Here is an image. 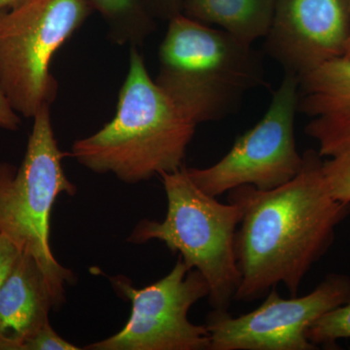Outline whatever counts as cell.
Wrapping results in <instances>:
<instances>
[{"label":"cell","mask_w":350,"mask_h":350,"mask_svg":"<svg viewBox=\"0 0 350 350\" xmlns=\"http://www.w3.org/2000/svg\"><path fill=\"white\" fill-rule=\"evenodd\" d=\"M345 57L350 59V38L349 41V44H347V52H345Z\"/></svg>","instance_id":"7402d4cb"},{"label":"cell","mask_w":350,"mask_h":350,"mask_svg":"<svg viewBox=\"0 0 350 350\" xmlns=\"http://www.w3.org/2000/svg\"><path fill=\"white\" fill-rule=\"evenodd\" d=\"M322 172L333 199L350 204V152L323 161Z\"/></svg>","instance_id":"2e32d148"},{"label":"cell","mask_w":350,"mask_h":350,"mask_svg":"<svg viewBox=\"0 0 350 350\" xmlns=\"http://www.w3.org/2000/svg\"><path fill=\"white\" fill-rule=\"evenodd\" d=\"M300 174L284 185L262 191L251 185L229 192L243 209L234 239L241 283L234 301L264 298L278 284L298 296L304 278L331 247L336 229L350 213L324 180L319 152L304 153Z\"/></svg>","instance_id":"6da1fadb"},{"label":"cell","mask_w":350,"mask_h":350,"mask_svg":"<svg viewBox=\"0 0 350 350\" xmlns=\"http://www.w3.org/2000/svg\"><path fill=\"white\" fill-rule=\"evenodd\" d=\"M115 291L130 301V319L115 335L83 347L85 350H209L206 325L189 320L191 308L209 294V285L198 269L178 256L162 280L139 288L125 276L110 278Z\"/></svg>","instance_id":"ba28073f"},{"label":"cell","mask_w":350,"mask_h":350,"mask_svg":"<svg viewBox=\"0 0 350 350\" xmlns=\"http://www.w3.org/2000/svg\"><path fill=\"white\" fill-rule=\"evenodd\" d=\"M20 255L19 248L0 234V289L12 273Z\"/></svg>","instance_id":"ac0fdd59"},{"label":"cell","mask_w":350,"mask_h":350,"mask_svg":"<svg viewBox=\"0 0 350 350\" xmlns=\"http://www.w3.org/2000/svg\"><path fill=\"white\" fill-rule=\"evenodd\" d=\"M81 347L64 340L52 328L50 322L20 345L19 350H79Z\"/></svg>","instance_id":"e0dca14e"},{"label":"cell","mask_w":350,"mask_h":350,"mask_svg":"<svg viewBox=\"0 0 350 350\" xmlns=\"http://www.w3.org/2000/svg\"><path fill=\"white\" fill-rule=\"evenodd\" d=\"M299 78L285 73L271 105L252 129L237 138L231 150L208 167H184L202 192L218 197L239 186L273 190L300 174L304 157L297 149Z\"/></svg>","instance_id":"52a82bcc"},{"label":"cell","mask_w":350,"mask_h":350,"mask_svg":"<svg viewBox=\"0 0 350 350\" xmlns=\"http://www.w3.org/2000/svg\"><path fill=\"white\" fill-rule=\"evenodd\" d=\"M103 16L108 38L118 45H142L156 29L155 19L142 0H87Z\"/></svg>","instance_id":"5bb4252c"},{"label":"cell","mask_w":350,"mask_h":350,"mask_svg":"<svg viewBox=\"0 0 350 350\" xmlns=\"http://www.w3.org/2000/svg\"><path fill=\"white\" fill-rule=\"evenodd\" d=\"M29 0H0V11L10 10V9L16 8Z\"/></svg>","instance_id":"44dd1931"},{"label":"cell","mask_w":350,"mask_h":350,"mask_svg":"<svg viewBox=\"0 0 350 350\" xmlns=\"http://www.w3.org/2000/svg\"><path fill=\"white\" fill-rule=\"evenodd\" d=\"M197 124L152 79L137 46H131L128 75L111 121L71 147V157L96 174L126 184L183 167Z\"/></svg>","instance_id":"7a4b0ae2"},{"label":"cell","mask_w":350,"mask_h":350,"mask_svg":"<svg viewBox=\"0 0 350 350\" xmlns=\"http://www.w3.org/2000/svg\"><path fill=\"white\" fill-rule=\"evenodd\" d=\"M349 38L350 0H278L264 49L299 78L345 57Z\"/></svg>","instance_id":"30bf717a"},{"label":"cell","mask_w":350,"mask_h":350,"mask_svg":"<svg viewBox=\"0 0 350 350\" xmlns=\"http://www.w3.org/2000/svg\"><path fill=\"white\" fill-rule=\"evenodd\" d=\"M278 0H183L182 14L251 44L266 38Z\"/></svg>","instance_id":"4fadbf2b"},{"label":"cell","mask_w":350,"mask_h":350,"mask_svg":"<svg viewBox=\"0 0 350 350\" xmlns=\"http://www.w3.org/2000/svg\"><path fill=\"white\" fill-rule=\"evenodd\" d=\"M350 301V276L331 273L303 297L282 298L275 287L256 310L239 317L207 315L209 350H314L306 330L322 315Z\"/></svg>","instance_id":"9c48e42d"},{"label":"cell","mask_w":350,"mask_h":350,"mask_svg":"<svg viewBox=\"0 0 350 350\" xmlns=\"http://www.w3.org/2000/svg\"><path fill=\"white\" fill-rule=\"evenodd\" d=\"M32 119L20 167L0 162V234L36 260L61 308L66 285L75 282V275L57 262L51 250L50 217L57 197L75 196L77 188L64 172L66 154L57 145L50 107H43Z\"/></svg>","instance_id":"5b68a950"},{"label":"cell","mask_w":350,"mask_h":350,"mask_svg":"<svg viewBox=\"0 0 350 350\" xmlns=\"http://www.w3.org/2000/svg\"><path fill=\"white\" fill-rule=\"evenodd\" d=\"M306 338L317 349H337L338 340L350 338V301L313 322L306 330Z\"/></svg>","instance_id":"9a60e30c"},{"label":"cell","mask_w":350,"mask_h":350,"mask_svg":"<svg viewBox=\"0 0 350 350\" xmlns=\"http://www.w3.org/2000/svg\"><path fill=\"white\" fill-rule=\"evenodd\" d=\"M92 10L87 0H29L0 11V85L18 114L33 118L52 105L53 57Z\"/></svg>","instance_id":"8992f818"},{"label":"cell","mask_w":350,"mask_h":350,"mask_svg":"<svg viewBox=\"0 0 350 350\" xmlns=\"http://www.w3.org/2000/svg\"><path fill=\"white\" fill-rule=\"evenodd\" d=\"M155 82L198 126L236 111L266 84L261 54L251 44L183 14L169 21Z\"/></svg>","instance_id":"3957f363"},{"label":"cell","mask_w":350,"mask_h":350,"mask_svg":"<svg viewBox=\"0 0 350 350\" xmlns=\"http://www.w3.org/2000/svg\"><path fill=\"white\" fill-rule=\"evenodd\" d=\"M298 112L322 158L350 152V59L338 57L299 77Z\"/></svg>","instance_id":"8fae6325"},{"label":"cell","mask_w":350,"mask_h":350,"mask_svg":"<svg viewBox=\"0 0 350 350\" xmlns=\"http://www.w3.org/2000/svg\"><path fill=\"white\" fill-rule=\"evenodd\" d=\"M154 19L170 21L183 11V0H142Z\"/></svg>","instance_id":"d6986e66"},{"label":"cell","mask_w":350,"mask_h":350,"mask_svg":"<svg viewBox=\"0 0 350 350\" xmlns=\"http://www.w3.org/2000/svg\"><path fill=\"white\" fill-rule=\"evenodd\" d=\"M59 308L47 276L31 255L21 252L12 273L0 289V350L20 345L49 321Z\"/></svg>","instance_id":"7c38bea8"},{"label":"cell","mask_w":350,"mask_h":350,"mask_svg":"<svg viewBox=\"0 0 350 350\" xmlns=\"http://www.w3.org/2000/svg\"><path fill=\"white\" fill-rule=\"evenodd\" d=\"M159 176L167 196L165 217L139 221L126 241L165 244L189 269H198L204 276L211 308L229 310L241 283L234 239L243 209L236 202L222 204L202 192L184 167Z\"/></svg>","instance_id":"277c9868"},{"label":"cell","mask_w":350,"mask_h":350,"mask_svg":"<svg viewBox=\"0 0 350 350\" xmlns=\"http://www.w3.org/2000/svg\"><path fill=\"white\" fill-rule=\"evenodd\" d=\"M21 124L20 115L15 111L0 85V129L17 131Z\"/></svg>","instance_id":"ffe728a7"}]
</instances>
